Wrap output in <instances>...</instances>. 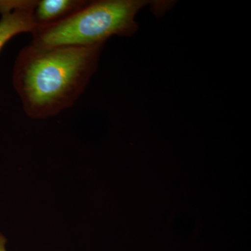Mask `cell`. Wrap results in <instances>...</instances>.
I'll return each instance as SVG.
<instances>
[{
    "label": "cell",
    "mask_w": 251,
    "mask_h": 251,
    "mask_svg": "<svg viewBox=\"0 0 251 251\" xmlns=\"http://www.w3.org/2000/svg\"><path fill=\"white\" fill-rule=\"evenodd\" d=\"M36 0H21L19 6L0 19V51L15 36L31 32L35 28L33 12Z\"/></svg>",
    "instance_id": "obj_3"
},
{
    "label": "cell",
    "mask_w": 251,
    "mask_h": 251,
    "mask_svg": "<svg viewBox=\"0 0 251 251\" xmlns=\"http://www.w3.org/2000/svg\"><path fill=\"white\" fill-rule=\"evenodd\" d=\"M103 46L23 48L15 61L12 84L26 115L44 120L72 107L97 72Z\"/></svg>",
    "instance_id": "obj_1"
},
{
    "label": "cell",
    "mask_w": 251,
    "mask_h": 251,
    "mask_svg": "<svg viewBox=\"0 0 251 251\" xmlns=\"http://www.w3.org/2000/svg\"><path fill=\"white\" fill-rule=\"evenodd\" d=\"M143 0H99L87 4L54 24L34 28L31 45L39 47L104 44L113 36H130L138 30L135 18L150 4Z\"/></svg>",
    "instance_id": "obj_2"
},
{
    "label": "cell",
    "mask_w": 251,
    "mask_h": 251,
    "mask_svg": "<svg viewBox=\"0 0 251 251\" xmlns=\"http://www.w3.org/2000/svg\"><path fill=\"white\" fill-rule=\"evenodd\" d=\"M6 239L3 234H0V251H7L6 248Z\"/></svg>",
    "instance_id": "obj_5"
},
{
    "label": "cell",
    "mask_w": 251,
    "mask_h": 251,
    "mask_svg": "<svg viewBox=\"0 0 251 251\" xmlns=\"http://www.w3.org/2000/svg\"><path fill=\"white\" fill-rule=\"evenodd\" d=\"M85 0H39L36 1L33 19L35 28L54 24L72 16L83 7Z\"/></svg>",
    "instance_id": "obj_4"
}]
</instances>
